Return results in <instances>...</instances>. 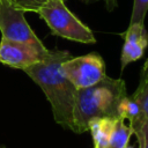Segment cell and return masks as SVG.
I'll list each match as a JSON object with an SVG mask.
<instances>
[{
	"label": "cell",
	"mask_w": 148,
	"mask_h": 148,
	"mask_svg": "<svg viewBox=\"0 0 148 148\" xmlns=\"http://www.w3.org/2000/svg\"><path fill=\"white\" fill-rule=\"evenodd\" d=\"M69 57L72 56L66 50H49L39 62L23 71L43 90L56 123L72 131L76 88L61 71V64Z\"/></svg>",
	"instance_id": "obj_1"
},
{
	"label": "cell",
	"mask_w": 148,
	"mask_h": 148,
	"mask_svg": "<svg viewBox=\"0 0 148 148\" xmlns=\"http://www.w3.org/2000/svg\"><path fill=\"white\" fill-rule=\"evenodd\" d=\"M125 95H127L125 81L108 75L91 87L76 90L72 131L75 133L87 132L88 123L94 118H117V104Z\"/></svg>",
	"instance_id": "obj_2"
},
{
	"label": "cell",
	"mask_w": 148,
	"mask_h": 148,
	"mask_svg": "<svg viewBox=\"0 0 148 148\" xmlns=\"http://www.w3.org/2000/svg\"><path fill=\"white\" fill-rule=\"evenodd\" d=\"M37 14L44 20L54 36L83 44L96 43L90 28L67 8L64 0H49Z\"/></svg>",
	"instance_id": "obj_3"
},
{
	"label": "cell",
	"mask_w": 148,
	"mask_h": 148,
	"mask_svg": "<svg viewBox=\"0 0 148 148\" xmlns=\"http://www.w3.org/2000/svg\"><path fill=\"white\" fill-rule=\"evenodd\" d=\"M61 71L76 90L91 87L106 76L105 61L97 52L69 57L61 64Z\"/></svg>",
	"instance_id": "obj_4"
},
{
	"label": "cell",
	"mask_w": 148,
	"mask_h": 148,
	"mask_svg": "<svg viewBox=\"0 0 148 148\" xmlns=\"http://www.w3.org/2000/svg\"><path fill=\"white\" fill-rule=\"evenodd\" d=\"M24 10L12 0H0V31L2 38L34 45H44L24 17Z\"/></svg>",
	"instance_id": "obj_5"
},
{
	"label": "cell",
	"mask_w": 148,
	"mask_h": 148,
	"mask_svg": "<svg viewBox=\"0 0 148 148\" xmlns=\"http://www.w3.org/2000/svg\"><path fill=\"white\" fill-rule=\"evenodd\" d=\"M49 49L44 45L38 46L30 43L9 40L1 38L0 42V62L18 69L39 62L47 53Z\"/></svg>",
	"instance_id": "obj_6"
},
{
	"label": "cell",
	"mask_w": 148,
	"mask_h": 148,
	"mask_svg": "<svg viewBox=\"0 0 148 148\" xmlns=\"http://www.w3.org/2000/svg\"><path fill=\"white\" fill-rule=\"evenodd\" d=\"M123 36L124 45L120 54V72L128 64L141 59L148 46V31L145 28V23L130 24Z\"/></svg>",
	"instance_id": "obj_7"
},
{
	"label": "cell",
	"mask_w": 148,
	"mask_h": 148,
	"mask_svg": "<svg viewBox=\"0 0 148 148\" xmlns=\"http://www.w3.org/2000/svg\"><path fill=\"white\" fill-rule=\"evenodd\" d=\"M114 117H98L88 123V131L91 133L94 148H106L116 123Z\"/></svg>",
	"instance_id": "obj_8"
},
{
	"label": "cell",
	"mask_w": 148,
	"mask_h": 148,
	"mask_svg": "<svg viewBox=\"0 0 148 148\" xmlns=\"http://www.w3.org/2000/svg\"><path fill=\"white\" fill-rule=\"evenodd\" d=\"M132 97L136 101L141 110V118L148 119V59L145 61L141 73L140 80L136 90L133 92Z\"/></svg>",
	"instance_id": "obj_9"
},
{
	"label": "cell",
	"mask_w": 148,
	"mask_h": 148,
	"mask_svg": "<svg viewBox=\"0 0 148 148\" xmlns=\"http://www.w3.org/2000/svg\"><path fill=\"white\" fill-rule=\"evenodd\" d=\"M132 135V127L130 125H126L124 119L117 118L106 148H125L126 146H128Z\"/></svg>",
	"instance_id": "obj_10"
},
{
	"label": "cell",
	"mask_w": 148,
	"mask_h": 148,
	"mask_svg": "<svg viewBox=\"0 0 148 148\" xmlns=\"http://www.w3.org/2000/svg\"><path fill=\"white\" fill-rule=\"evenodd\" d=\"M116 117L124 120H128L130 124H132L141 117L140 106L132 96L125 95L117 104Z\"/></svg>",
	"instance_id": "obj_11"
},
{
	"label": "cell",
	"mask_w": 148,
	"mask_h": 148,
	"mask_svg": "<svg viewBox=\"0 0 148 148\" xmlns=\"http://www.w3.org/2000/svg\"><path fill=\"white\" fill-rule=\"evenodd\" d=\"M133 130V134L136 138L139 148H148V119L139 118L134 123L130 124Z\"/></svg>",
	"instance_id": "obj_12"
},
{
	"label": "cell",
	"mask_w": 148,
	"mask_h": 148,
	"mask_svg": "<svg viewBox=\"0 0 148 148\" xmlns=\"http://www.w3.org/2000/svg\"><path fill=\"white\" fill-rule=\"evenodd\" d=\"M147 12H148V0H134L130 24L145 23Z\"/></svg>",
	"instance_id": "obj_13"
},
{
	"label": "cell",
	"mask_w": 148,
	"mask_h": 148,
	"mask_svg": "<svg viewBox=\"0 0 148 148\" xmlns=\"http://www.w3.org/2000/svg\"><path fill=\"white\" fill-rule=\"evenodd\" d=\"M12 1L24 12L37 13L49 0H12Z\"/></svg>",
	"instance_id": "obj_14"
},
{
	"label": "cell",
	"mask_w": 148,
	"mask_h": 148,
	"mask_svg": "<svg viewBox=\"0 0 148 148\" xmlns=\"http://www.w3.org/2000/svg\"><path fill=\"white\" fill-rule=\"evenodd\" d=\"M104 1V3H105V6H106V8H108V10H113L116 7H117V0H103Z\"/></svg>",
	"instance_id": "obj_15"
},
{
	"label": "cell",
	"mask_w": 148,
	"mask_h": 148,
	"mask_svg": "<svg viewBox=\"0 0 148 148\" xmlns=\"http://www.w3.org/2000/svg\"><path fill=\"white\" fill-rule=\"evenodd\" d=\"M125 148H134V147H131V146H126Z\"/></svg>",
	"instance_id": "obj_16"
},
{
	"label": "cell",
	"mask_w": 148,
	"mask_h": 148,
	"mask_svg": "<svg viewBox=\"0 0 148 148\" xmlns=\"http://www.w3.org/2000/svg\"><path fill=\"white\" fill-rule=\"evenodd\" d=\"M0 148H2V147H0Z\"/></svg>",
	"instance_id": "obj_17"
}]
</instances>
